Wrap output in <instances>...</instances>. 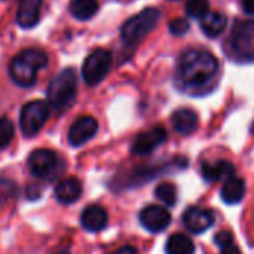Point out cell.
<instances>
[{"instance_id":"603a6c76","label":"cell","mask_w":254,"mask_h":254,"mask_svg":"<svg viewBox=\"0 0 254 254\" xmlns=\"http://www.w3.org/2000/svg\"><path fill=\"white\" fill-rule=\"evenodd\" d=\"M210 12V0H188L186 13L192 18H204Z\"/></svg>"},{"instance_id":"8992f818","label":"cell","mask_w":254,"mask_h":254,"mask_svg":"<svg viewBox=\"0 0 254 254\" xmlns=\"http://www.w3.org/2000/svg\"><path fill=\"white\" fill-rule=\"evenodd\" d=\"M60 165L61 159L49 149H37L28 156V168L31 174L42 180H52L60 176L63 173Z\"/></svg>"},{"instance_id":"5b68a950","label":"cell","mask_w":254,"mask_h":254,"mask_svg":"<svg viewBox=\"0 0 254 254\" xmlns=\"http://www.w3.org/2000/svg\"><path fill=\"white\" fill-rule=\"evenodd\" d=\"M49 116V106L42 100H34L27 103L21 109L19 128L25 137H34L46 124Z\"/></svg>"},{"instance_id":"f546056e","label":"cell","mask_w":254,"mask_h":254,"mask_svg":"<svg viewBox=\"0 0 254 254\" xmlns=\"http://www.w3.org/2000/svg\"><path fill=\"white\" fill-rule=\"evenodd\" d=\"M57 254H68V252H65V250H63V252H60V253Z\"/></svg>"},{"instance_id":"e0dca14e","label":"cell","mask_w":254,"mask_h":254,"mask_svg":"<svg viewBox=\"0 0 254 254\" xmlns=\"http://www.w3.org/2000/svg\"><path fill=\"white\" fill-rule=\"evenodd\" d=\"M199 25L205 36L214 39L225 31L228 25V18L223 12H208L204 18H201Z\"/></svg>"},{"instance_id":"7402d4cb","label":"cell","mask_w":254,"mask_h":254,"mask_svg":"<svg viewBox=\"0 0 254 254\" xmlns=\"http://www.w3.org/2000/svg\"><path fill=\"white\" fill-rule=\"evenodd\" d=\"M155 195L167 207H173L177 202V189L173 183H161L155 189Z\"/></svg>"},{"instance_id":"4fadbf2b","label":"cell","mask_w":254,"mask_h":254,"mask_svg":"<svg viewBox=\"0 0 254 254\" xmlns=\"http://www.w3.org/2000/svg\"><path fill=\"white\" fill-rule=\"evenodd\" d=\"M42 0H21L16 12V21L22 28L34 27L40 19Z\"/></svg>"},{"instance_id":"2e32d148","label":"cell","mask_w":254,"mask_h":254,"mask_svg":"<svg viewBox=\"0 0 254 254\" xmlns=\"http://www.w3.org/2000/svg\"><path fill=\"white\" fill-rule=\"evenodd\" d=\"M244 195H246V183L243 179L232 176L225 180L222 190H220V196H222L223 202H226L229 205L238 204L243 201Z\"/></svg>"},{"instance_id":"30bf717a","label":"cell","mask_w":254,"mask_h":254,"mask_svg":"<svg viewBox=\"0 0 254 254\" xmlns=\"http://www.w3.org/2000/svg\"><path fill=\"white\" fill-rule=\"evenodd\" d=\"M98 129V122L92 116H82L68 129V143L73 147H79L89 141Z\"/></svg>"},{"instance_id":"ac0fdd59","label":"cell","mask_w":254,"mask_h":254,"mask_svg":"<svg viewBox=\"0 0 254 254\" xmlns=\"http://www.w3.org/2000/svg\"><path fill=\"white\" fill-rule=\"evenodd\" d=\"M234 165L228 161H217L214 164H204L201 171L202 177L213 183V182H220L223 179H229L234 176Z\"/></svg>"},{"instance_id":"83f0119b","label":"cell","mask_w":254,"mask_h":254,"mask_svg":"<svg viewBox=\"0 0 254 254\" xmlns=\"http://www.w3.org/2000/svg\"><path fill=\"white\" fill-rule=\"evenodd\" d=\"M243 9L246 13L254 15V0H243Z\"/></svg>"},{"instance_id":"9c48e42d","label":"cell","mask_w":254,"mask_h":254,"mask_svg":"<svg viewBox=\"0 0 254 254\" xmlns=\"http://www.w3.org/2000/svg\"><path fill=\"white\" fill-rule=\"evenodd\" d=\"M167 140V129L164 127H155L146 132H141L135 137L131 152L135 155H147L152 153L156 147H159Z\"/></svg>"},{"instance_id":"7c38bea8","label":"cell","mask_w":254,"mask_h":254,"mask_svg":"<svg viewBox=\"0 0 254 254\" xmlns=\"http://www.w3.org/2000/svg\"><path fill=\"white\" fill-rule=\"evenodd\" d=\"M107 211L100 205H88L80 214V225L88 232H100L107 226Z\"/></svg>"},{"instance_id":"d6986e66","label":"cell","mask_w":254,"mask_h":254,"mask_svg":"<svg viewBox=\"0 0 254 254\" xmlns=\"http://www.w3.org/2000/svg\"><path fill=\"white\" fill-rule=\"evenodd\" d=\"M68 10L76 19L88 21L97 13L98 1L97 0H71L68 4Z\"/></svg>"},{"instance_id":"ba28073f","label":"cell","mask_w":254,"mask_h":254,"mask_svg":"<svg viewBox=\"0 0 254 254\" xmlns=\"http://www.w3.org/2000/svg\"><path fill=\"white\" fill-rule=\"evenodd\" d=\"M140 223L141 226L153 234L165 231L171 223V214L165 207L161 205H149L140 211Z\"/></svg>"},{"instance_id":"ffe728a7","label":"cell","mask_w":254,"mask_h":254,"mask_svg":"<svg viewBox=\"0 0 254 254\" xmlns=\"http://www.w3.org/2000/svg\"><path fill=\"white\" fill-rule=\"evenodd\" d=\"M165 252L167 254H193L195 246L189 237L183 234H174L173 237L168 238Z\"/></svg>"},{"instance_id":"52a82bcc","label":"cell","mask_w":254,"mask_h":254,"mask_svg":"<svg viewBox=\"0 0 254 254\" xmlns=\"http://www.w3.org/2000/svg\"><path fill=\"white\" fill-rule=\"evenodd\" d=\"M112 54L106 49H95L92 51L82 65V76L83 80L89 86L98 85L109 73L112 67Z\"/></svg>"},{"instance_id":"484cf974","label":"cell","mask_w":254,"mask_h":254,"mask_svg":"<svg viewBox=\"0 0 254 254\" xmlns=\"http://www.w3.org/2000/svg\"><path fill=\"white\" fill-rule=\"evenodd\" d=\"M189 28H190L189 22L183 18H174L168 24V30L173 36H183L189 31Z\"/></svg>"},{"instance_id":"5bb4252c","label":"cell","mask_w":254,"mask_h":254,"mask_svg":"<svg viewBox=\"0 0 254 254\" xmlns=\"http://www.w3.org/2000/svg\"><path fill=\"white\" fill-rule=\"evenodd\" d=\"M82 195V185L76 177H67L61 180L55 188V198L64 205L76 202Z\"/></svg>"},{"instance_id":"9a60e30c","label":"cell","mask_w":254,"mask_h":254,"mask_svg":"<svg viewBox=\"0 0 254 254\" xmlns=\"http://www.w3.org/2000/svg\"><path fill=\"white\" fill-rule=\"evenodd\" d=\"M174 129L182 135H189L198 128V115L192 109H179L171 116Z\"/></svg>"},{"instance_id":"3957f363","label":"cell","mask_w":254,"mask_h":254,"mask_svg":"<svg viewBox=\"0 0 254 254\" xmlns=\"http://www.w3.org/2000/svg\"><path fill=\"white\" fill-rule=\"evenodd\" d=\"M77 89V76L73 68H64L58 73L48 88V103L49 106L57 110H65L74 100Z\"/></svg>"},{"instance_id":"d4e9b609","label":"cell","mask_w":254,"mask_h":254,"mask_svg":"<svg viewBox=\"0 0 254 254\" xmlns=\"http://www.w3.org/2000/svg\"><path fill=\"white\" fill-rule=\"evenodd\" d=\"M13 138V124L7 118H0V149H4Z\"/></svg>"},{"instance_id":"277c9868","label":"cell","mask_w":254,"mask_h":254,"mask_svg":"<svg viewBox=\"0 0 254 254\" xmlns=\"http://www.w3.org/2000/svg\"><path fill=\"white\" fill-rule=\"evenodd\" d=\"M161 12L156 7H146L140 13L127 19L121 28V36L125 43L137 45L141 42L158 24Z\"/></svg>"},{"instance_id":"44dd1931","label":"cell","mask_w":254,"mask_h":254,"mask_svg":"<svg viewBox=\"0 0 254 254\" xmlns=\"http://www.w3.org/2000/svg\"><path fill=\"white\" fill-rule=\"evenodd\" d=\"M216 246L220 249V254H241V250L234 243V235L228 231H222L214 237Z\"/></svg>"},{"instance_id":"4316f807","label":"cell","mask_w":254,"mask_h":254,"mask_svg":"<svg viewBox=\"0 0 254 254\" xmlns=\"http://www.w3.org/2000/svg\"><path fill=\"white\" fill-rule=\"evenodd\" d=\"M25 193H27L28 199H37L42 193V188L39 185H30V186H27Z\"/></svg>"},{"instance_id":"cb8c5ba5","label":"cell","mask_w":254,"mask_h":254,"mask_svg":"<svg viewBox=\"0 0 254 254\" xmlns=\"http://www.w3.org/2000/svg\"><path fill=\"white\" fill-rule=\"evenodd\" d=\"M18 192V188L15 182L6 177H0V207L6 204L9 199H12Z\"/></svg>"},{"instance_id":"f1b7e54d","label":"cell","mask_w":254,"mask_h":254,"mask_svg":"<svg viewBox=\"0 0 254 254\" xmlns=\"http://www.w3.org/2000/svg\"><path fill=\"white\" fill-rule=\"evenodd\" d=\"M112 254H137V250L131 246H125V247H121L119 250H116Z\"/></svg>"},{"instance_id":"6da1fadb","label":"cell","mask_w":254,"mask_h":254,"mask_svg":"<svg viewBox=\"0 0 254 254\" xmlns=\"http://www.w3.org/2000/svg\"><path fill=\"white\" fill-rule=\"evenodd\" d=\"M219 71L217 58L204 49H188L177 63V80L188 89L205 86Z\"/></svg>"},{"instance_id":"4dcf8cb0","label":"cell","mask_w":254,"mask_h":254,"mask_svg":"<svg viewBox=\"0 0 254 254\" xmlns=\"http://www.w3.org/2000/svg\"><path fill=\"white\" fill-rule=\"evenodd\" d=\"M253 28H254V22H253Z\"/></svg>"},{"instance_id":"8fae6325","label":"cell","mask_w":254,"mask_h":254,"mask_svg":"<svg viewBox=\"0 0 254 254\" xmlns=\"http://www.w3.org/2000/svg\"><path fill=\"white\" fill-rule=\"evenodd\" d=\"M183 223L192 234H202L214 225V214L201 207H190L183 213Z\"/></svg>"},{"instance_id":"7a4b0ae2","label":"cell","mask_w":254,"mask_h":254,"mask_svg":"<svg viewBox=\"0 0 254 254\" xmlns=\"http://www.w3.org/2000/svg\"><path fill=\"white\" fill-rule=\"evenodd\" d=\"M46 65L48 55L42 49L28 48L13 57L9 64V76L16 85L30 88L36 83L39 70Z\"/></svg>"}]
</instances>
